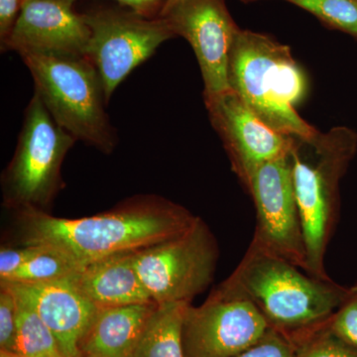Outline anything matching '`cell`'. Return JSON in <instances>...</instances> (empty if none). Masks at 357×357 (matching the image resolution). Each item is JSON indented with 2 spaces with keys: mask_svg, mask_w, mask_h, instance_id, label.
<instances>
[{
  "mask_svg": "<svg viewBox=\"0 0 357 357\" xmlns=\"http://www.w3.org/2000/svg\"><path fill=\"white\" fill-rule=\"evenodd\" d=\"M197 218L169 199L139 196L107 213L81 218L53 217L34 208L17 211L16 230L22 245L53 246L86 267L177 236Z\"/></svg>",
  "mask_w": 357,
  "mask_h": 357,
  "instance_id": "1",
  "label": "cell"
},
{
  "mask_svg": "<svg viewBox=\"0 0 357 357\" xmlns=\"http://www.w3.org/2000/svg\"><path fill=\"white\" fill-rule=\"evenodd\" d=\"M222 283L245 296L270 328L291 337L326 325L349 292L332 279L312 276L252 241Z\"/></svg>",
  "mask_w": 357,
  "mask_h": 357,
  "instance_id": "2",
  "label": "cell"
},
{
  "mask_svg": "<svg viewBox=\"0 0 357 357\" xmlns=\"http://www.w3.org/2000/svg\"><path fill=\"white\" fill-rule=\"evenodd\" d=\"M229 89L267 126L282 135L309 140L318 134L295 109L307 79L292 52L266 35L239 30L229 65Z\"/></svg>",
  "mask_w": 357,
  "mask_h": 357,
  "instance_id": "3",
  "label": "cell"
},
{
  "mask_svg": "<svg viewBox=\"0 0 357 357\" xmlns=\"http://www.w3.org/2000/svg\"><path fill=\"white\" fill-rule=\"evenodd\" d=\"M357 150V134L338 126L309 140L296 138L291 150L294 190L307 252V273L330 279L326 248L337 225L340 183Z\"/></svg>",
  "mask_w": 357,
  "mask_h": 357,
  "instance_id": "4",
  "label": "cell"
},
{
  "mask_svg": "<svg viewBox=\"0 0 357 357\" xmlns=\"http://www.w3.org/2000/svg\"><path fill=\"white\" fill-rule=\"evenodd\" d=\"M35 93L56 121L77 141L112 153L117 135L105 112L107 98L100 74L86 56L26 51Z\"/></svg>",
  "mask_w": 357,
  "mask_h": 357,
  "instance_id": "5",
  "label": "cell"
},
{
  "mask_svg": "<svg viewBox=\"0 0 357 357\" xmlns=\"http://www.w3.org/2000/svg\"><path fill=\"white\" fill-rule=\"evenodd\" d=\"M76 142L34 93L25 109L15 152L2 174L7 208L45 211L62 190L63 162Z\"/></svg>",
  "mask_w": 357,
  "mask_h": 357,
  "instance_id": "6",
  "label": "cell"
},
{
  "mask_svg": "<svg viewBox=\"0 0 357 357\" xmlns=\"http://www.w3.org/2000/svg\"><path fill=\"white\" fill-rule=\"evenodd\" d=\"M218 246L210 227L197 218L178 236L133 252V263L155 304L191 303L213 280Z\"/></svg>",
  "mask_w": 357,
  "mask_h": 357,
  "instance_id": "7",
  "label": "cell"
},
{
  "mask_svg": "<svg viewBox=\"0 0 357 357\" xmlns=\"http://www.w3.org/2000/svg\"><path fill=\"white\" fill-rule=\"evenodd\" d=\"M89 26L86 57L100 74L107 102L121 82L174 38L163 17L149 18L126 7H109L83 13Z\"/></svg>",
  "mask_w": 357,
  "mask_h": 357,
  "instance_id": "8",
  "label": "cell"
},
{
  "mask_svg": "<svg viewBox=\"0 0 357 357\" xmlns=\"http://www.w3.org/2000/svg\"><path fill=\"white\" fill-rule=\"evenodd\" d=\"M257 307L222 283L199 307H188L183 326L185 357H234L269 331Z\"/></svg>",
  "mask_w": 357,
  "mask_h": 357,
  "instance_id": "9",
  "label": "cell"
},
{
  "mask_svg": "<svg viewBox=\"0 0 357 357\" xmlns=\"http://www.w3.org/2000/svg\"><path fill=\"white\" fill-rule=\"evenodd\" d=\"M246 190L256 210L252 243L306 271V245L294 190L290 154L260 166Z\"/></svg>",
  "mask_w": 357,
  "mask_h": 357,
  "instance_id": "10",
  "label": "cell"
},
{
  "mask_svg": "<svg viewBox=\"0 0 357 357\" xmlns=\"http://www.w3.org/2000/svg\"><path fill=\"white\" fill-rule=\"evenodd\" d=\"M160 17L191 44L201 68L204 98L229 91L230 52L241 29L225 0H177L164 7Z\"/></svg>",
  "mask_w": 357,
  "mask_h": 357,
  "instance_id": "11",
  "label": "cell"
},
{
  "mask_svg": "<svg viewBox=\"0 0 357 357\" xmlns=\"http://www.w3.org/2000/svg\"><path fill=\"white\" fill-rule=\"evenodd\" d=\"M211 126L223 143L234 172L248 187L263 164L291 153L295 137L267 126L232 89L204 96Z\"/></svg>",
  "mask_w": 357,
  "mask_h": 357,
  "instance_id": "12",
  "label": "cell"
},
{
  "mask_svg": "<svg viewBox=\"0 0 357 357\" xmlns=\"http://www.w3.org/2000/svg\"><path fill=\"white\" fill-rule=\"evenodd\" d=\"M77 0H23L20 15L2 51L50 52L86 56L89 26L75 11Z\"/></svg>",
  "mask_w": 357,
  "mask_h": 357,
  "instance_id": "13",
  "label": "cell"
},
{
  "mask_svg": "<svg viewBox=\"0 0 357 357\" xmlns=\"http://www.w3.org/2000/svg\"><path fill=\"white\" fill-rule=\"evenodd\" d=\"M75 276L48 283H0L13 289L38 314L66 357H82V342L98 311Z\"/></svg>",
  "mask_w": 357,
  "mask_h": 357,
  "instance_id": "14",
  "label": "cell"
},
{
  "mask_svg": "<svg viewBox=\"0 0 357 357\" xmlns=\"http://www.w3.org/2000/svg\"><path fill=\"white\" fill-rule=\"evenodd\" d=\"M98 309L153 304L133 263V252L121 253L86 265L75 276Z\"/></svg>",
  "mask_w": 357,
  "mask_h": 357,
  "instance_id": "15",
  "label": "cell"
},
{
  "mask_svg": "<svg viewBox=\"0 0 357 357\" xmlns=\"http://www.w3.org/2000/svg\"><path fill=\"white\" fill-rule=\"evenodd\" d=\"M153 304L98 309L81 345L82 357H132Z\"/></svg>",
  "mask_w": 357,
  "mask_h": 357,
  "instance_id": "16",
  "label": "cell"
},
{
  "mask_svg": "<svg viewBox=\"0 0 357 357\" xmlns=\"http://www.w3.org/2000/svg\"><path fill=\"white\" fill-rule=\"evenodd\" d=\"M191 303L157 304L150 314L132 357H185L183 326Z\"/></svg>",
  "mask_w": 357,
  "mask_h": 357,
  "instance_id": "17",
  "label": "cell"
},
{
  "mask_svg": "<svg viewBox=\"0 0 357 357\" xmlns=\"http://www.w3.org/2000/svg\"><path fill=\"white\" fill-rule=\"evenodd\" d=\"M36 245L37 250L34 255L17 271L4 280H0V283H48L75 276L84 268L61 249L42 244Z\"/></svg>",
  "mask_w": 357,
  "mask_h": 357,
  "instance_id": "18",
  "label": "cell"
},
{
  "mask_svg": "<svg viewBox=\"0 0 357 357\" xmlns=\"http://www.w3.org/2000/svg\"><path fill=\"white\" fill-rule=\"evenodd\" d=\"M15 296L17 298L18 314L13 354L20 357H66L59 347L57 340L38 314L16 294Z\"/></svg>",
  "mask_w": 357,
  "mask_h": 357,
  "instance_id": "19",
  "label": "cell"
},
{
  "mask_svg": "<svg viewBox=\"0 0 357 357\" xmlns=\"http://www.w3.org/2000/svg\"><path fill=\"white\" fill-rule=\"evenodd\" d=\"M357 38V0H286Z\"/></svg>",
  "mask_w": 357,
  "mask_h": 357,
  "instance_id": "20",
  "label": "cell"
},
{
  "mask_svg": "<svg viewBox=\"0 0 357 357\" xmlns=\"http://www.w3.org/2000/svg\"><path fill=\"white\" fill-rule=\"evenodd\" d=\"M326 324L293 337L296 340L294 357H357V347L335 335Z\"/></svg>",
  "mask_w": 357,
  "mask_h": 357,
  "instance_id": "21",
  "label": "cell"
},
{
  "mask_svg": "<svg viewBox=\"0 0 357 357\" xmlns=\"http://www.w3.org/2000/svg\"><path fill=\"white\" fill-rule=\"evenodd\" d=\"M326 325L338 337L357 347V284L349 288L344 302Z\"/></svg>",
  "mask_w": 357,
  "mask_h": 357,
  "instance_id": "22",
  "label": "cell"
},
{
  "mask_svg": "<svg viewBox=\"0 0 357 357\" xmlns=\"http://www.w3.org/2000/svg\"><path fill=\"white\" fill-rule=\"evenodd\" d=\"M295 351L293 337L270 328L258 342L234 357H294Z\"/></svg>",
  "mask_w": 357,
  "mask_h": 357,
  "instance_id": "23",
  "label": "cell"
},
{
  "mask_svg": "<svg viewBox=\"0 0 357 357\" xmlns=\"http://www.w3.org/2000/svg\"><path fill=\"white\" fill-rule=\"evenodd\" d=\"M0 285V351L13 352L17 332V298L9 286Z\"/></svg>",
  "mask_w": 357,
  "mask_h": 357,
  "instance_id": "24",
  "label": "cell"
},
{
  "mask_svg": "<svg viewBox=\"0 0 357 357\" xmlns=\"http://www.w3.org/2000/svg\"><path fill=\"white\" fill-rule=\"evenodd\" d=\"M37 245L2 246L0 250V280L10 276L36 252Z\"/></svg>",
  "mask_w": 357,
  "mask_h": 357,
  "instance_id": "25",
  "label": "cell"
},
{
  "mask_svg": "<svg viewBox=\"0 0 357 357\" xmlns=\"http://www.w3.org/2000/svg\"><path fill=\"white\" fill-rule=\"evenodd\" d=\"M23 0H0V41L1 46L13 31L20 15Z\"/></svg>",
  "mask_w": 357,
  "mask_h": 357,
  "instance_id": "26",
  "label": "cell"
},
{
  "mask_svg": "<svg viewBox=\"0 0 357 357\" xmlns=\"http://www.w3.org/2000/svg\"><path fill=\"white\" fill-rule=\"evenodd\" d=\"M121 6L130 9L145 17L156 18L163 11L168 0H114Z\"/></svg>",
  "mask_w": 357,
  "mask_h": 357,
  "instance_id": "27",
  "label": "cell"
},
{
  "mask_svg": "<svg viewBox=\"0 0 357 357\" xmlns=\"http://www.w3.org/2000/svg\"><path fill=\"white\" fill-rule=\"evenodd\" d=\"M0 357H20L13 352L0 351Z\"/></svg>",
  "mask_w": 357,
  "mask_h": 357,
  "instance_id": "28",
  "label": "cell"
},
{
  "mask_svg": "<svg viewBox=\"0 0 357 357\" xmlns=\"http://www.w3.org/2000/svg\"><path fill=\"white\" fill-rule=\"evenodd\" d=\"M175 1H177V0H168V1H167L166 6H168V4H170V3H173V2H175Z\"/></svg>",
  "mask_w": 357,
  "mask_h": 357,
  "instance_id": "29",
  "label": "cell"
}]
</instances>
